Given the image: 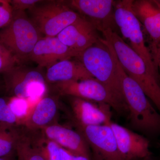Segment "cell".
<instances>
[{"mask_svg": "<svg viewBox=\"0 0 160 160\" xmlns=\"http://www.w3.org/2000/svg\"><path fill=\"white\" fill-rule=\"evenodd\" d=\"M115 54L130 126L148 136H157L160 134V112L153 107L138 83L124 71L115 52Z\"/></svg>", "mask_w": 160, "mask_h": 160, "instance_id": "6da1fadb", "label": "cell"}, {"mask_svg": "<svg viewBox=\"0 0 160 160\" xmlns=\"http://www.w3.org/2000/svg\"><path fill=\"white\" fill-rule=\"evenodd\" d=\"M103 38L112 46L118 60L127 74L136 82L160 113L159 79L152 74L142 58L110 29L102 32Z\"/></svg>", "mask_w": 160, "mask_h": 160, "instance_id": "7a4b0ae2", "label": "cell"}, {"mask_svg": "<svg viewBox=\"0 0 160 160\" xmlns=\"http://www.w3.org/2000/svg\"><path fill=\"white\" fill-rule=\"evenodd\" d=\"M77 58L94 78L127 106L117 69L114 49L108 41L100 38L97 42L82 52Z\"/></svg>", "mask_w": 160, "mask_h": 160, "instance_id": "3957f363", "label": "cell"}, {"mask_svg": "<svg viewBox=\"0 0 160 160\" xmlns=\"http://www.w3.org/2000/svg\"><path fill=\"white\" fill-rule=\"evenodd\" d=\"M41 32L24 11H13L10 23L0 31V43L9 49L21 62L29 59Z\"/></svg>", "mask_w": 160, "mask_h": 160, "instance_id": "277c9868", "label": "cell"}, {"mask_svg": "<svg viewBox=\"0 0 160 160\" xmlns=\"http://www.w3.org/2000/svg\"><path fill=\"white\" fill-rule=\"evenodd\" d=\"M132 0L116 1L114 19L125 42L142 58L152 73L159 78L158 71L155 66L149 48L146 45L142 26L132 9Z\"/></svg>", "mask_w": 160, "mask_h": 160, "instance_id": "5b68a950", "label": "cell"}, {"mask_svg": "<svg viewBox=\"0 0 160 160\" xmlns=\"http://www.w3.org/2000/svg\"><path fill=\"white\" fill-rule=\"evenodd\" d=\"M43 2L29 12L30 19L46 37L57 36L81 17L68 6L66 1Z\"/></svg>", "mask_w": 160, "mask_h": 160, "instance_id": "8992f818", "label": "cell"}, {"mask_svg": "<svg viewBox=\"0 0 160 160\" xmlns=\"http://www.w3.org/2000/svg\"><path fill=\"white\" fill-rule=\"evenodd\" d=\"M3 74L6 91L12 97L35 105L46 93L45 78L39 72L17 66Z\"/></svg>", "mask_w": 160, "mask_h": 160, "instance_id": "52a82bcc", "label": "cell"}, {"mask_svg": "<svg viewBox=\"0 0 160 160\" xmlns=\"http://www.w3.org/2000/svg\"><path fill=\"white\" fill-rule=\"evenodd\" d=\"M56 87L63 95L106 103L119 114H128L127 106L120 102L106 86L94 78L59 82L56 83Z\"/></svg>", "mask_w": 160, "mask_h": 160, "instance_id": "ba28073f", "label": "cell"}, {"mask_svg": "<svg viewBox=\"0 0 160 160\" xmlns=\"http://www.w3.org/2000/svg\"><path fill=\"white\" fill-rule=\"evenodd\" d=\"M109 123L99 126L76 125L89 145L92 160H125Z\"/></svg>", "mask_w": 160, "mask_h": 160, "instance_id": "9c48e42d", "label": "cell"}, {"mask_svg": "<svg viewBox=\"0 0 160 160\" xmlns=\"http://www.w3.org/2000/svg\"><path fill=\"white\" fill-rule=\"evenodd\" d=\"M132 9L149 38V50L158 69L160 52V1L132 0Z\"/></svg>", "mask_w": 160, "mask_h": 160, "instance_id": "30bf717a", "label": "cell"}, {"mask_svg": "<svg viewBox=\"0 0 160 160\" xmlns=\"http://www.w3.org/2000/svg\"><path fill=\"white\" fill-rule=\"evenodd\" d=\"M72 9L88 17L89 21L102 32L106 29L114 30V5L112 0H72L66 1Z\"/></svg>", "mask_w": 160, "mask_h": 160, "instance_id": "8fae6325", "label": "cell"}, {"mask_svg": "<svg viewBox=\"0 0 160 160\" xmlns=\"http://www.w3.org/2000/svg\"><path fill=\"white\" fill-rule=\"evenodd\" d=\"M79 55L64 45L57 37H45L38 41L29 59L41 67L48 68L63 60L77 58Z\"/></svg>", "mask_w": 160, "mask_h": 160, "instance_id": "7c38bea8", "label": "cell"}, {"mask_svg": "<svg viewBox=\"0 0 160 160\" xmlns=\"http://www.w3.org/2000/svg\"><path fill=\"white\" fill-rule=\"evenodd\" d=\"M57 37L64 45L80 54L97 42L101 38L94 25L82 16Z\"/></svg>", "mask_w": 160, "mask_h": 160, "instance_id": "4fadbf2b", "label": "cell"}, {"mask_svg": "<svg viewBox=\"0 0 160 160\" xmlns=\"http://www.w3.org/2000/svg\"><path fill=\"white\" fill-rule=\"evenodd\" d=\"M70 103L73 120L78 126L106 125L112 121L111 108L108 104L72 97Z\"/></svg>", "mask_w": 160, "mask_h": 160, "instance_id": "5bb4252c", "label": "cell"}, {"mask_svg": "<svg viewBox=\"0 0 160 160\" xmlns=\"http://www.w3.org/2000/svg\"><path fill=\"white\" fill-rule=\"evenodd\" d=\"M118 148L125 160L143 159L151 157L149 140L112 121L109 123Z\"/></svg>", "mask_w": 160, "mask_h": 160, "instance_id": "9a60e30c", "label": "cell"}, {"mask_svg": "<svg viewBox=\"0 0 160 160\" xmlns=\"http://www.w3.org/2000/svg\"><path fill=\"white\" fill-rule=\"evenodd\" d=\"M44 137L73 154L92 158L88 143L80 132L65 126L50 124L41 129Z\"/></svg>", "mask_w": 160, "mask_h": 160, "instance_id": "2e32d148", "label": "cell"}, {"mask_svg": "<svg viewBox=\"0 0 160 160\" xmlns=\"http://www.w3.org/2000/svg\"><path fill=\"white\" fill-rule=\"evenodd\" d=\"M94 78L78 60H65L47 68L46 79L52 83L77 81Z\"/></svg>", "mask_w": 160, "mask_h": 160, "instance_id": "e0dca14e", "label": "cell"}, {"mask_svg": "<svg viewBox=\"0 0 160 160\" xmlns=\"http://www.w3.org/2000/svg\"><path fill=\"white\" fill-rule=\"evenodd\" d=\"M57 111V103L53 98H43L32 107L24 124L30 129H42L50 125Z\"/></svg>", "mask_w": 160, "mask_h": 160, "instance_id": "ac0fdd59", "label": "cell"}, {"mask_svg": "<svg viewBox=\"0 0 160 160\" xmlns=\"http://www.w3.org/2000/svg\"><path fill=\"white\" fill-rule=\"evenodd\" d=\"M20 136L13 126H0V158L11 156L15 151Z\"/></svg>", "mask_w": 160, "mask_h": 160, "instance_id": "d6986e66", "label": "cell"}, {"mask_svg": "<svg viewBox=\"0 0 160 160\" xmlns=\"http://www.w3.org/2000/svg\"><path fill=\"white\" fill-rule=\"evenodd\" d=\"M15 151L19 160H46L28 138L20 135Z\"/></svg>", "mask_w": 160, "mask_h": 160, "instance_id": "ffe728a7", "label": "cell"}, {"mask_svg": "<svg viewBox=\"0 0 160 160\" xmlns=\"http://www.w3.org/2000/svg\"><path fill=\"white\" fill-rule=\"evenodd\" d=\"M8 104L17 119L18 125L24 124L32 109L31 103L26 99L12 97L8 100Z\"/></svg>", "mask_w": 160, "mask_h": 160, "instance_id": "44dd1931", "label": "cell"}, {"mask_svg": "<svg viewBox=\"0 0 160 160\" xmlns=\"http://www.w3.org/2000/svg\"><path fill=\"white\" fill-rule=\"evenodd\" d=\"M32 141V140H31ZM32 142L46 160H62L60 146L43 137Z\"/></svg>", "mask_w": 160, "mask_h": 160, "instance_id": "7402d4cb", "label": "cell"}, {"mask_svg": "<svg viewBox=\"0 0 160 160\" xmlns=\"http://www.w3.org/2000/svg\"><path fill=\"white\" fill-rule=\"evenodd\" d=\"M20 63L16 57L0 43V73H6Z\"/></svg>", "mask_w": 160, "mask_h": 160, "instance_id": "603a6c76", "label": "cell"}, {"mask_svg": "<svg viewBox=\"0 0 160 160\" xmlns=\"http://www.w3.org/2000/svg\"><path fill=\"white\" fill-rule=\"evenodd\" d=\"M16 125H18V120L9 109L8 100L0 97V126H14Z\"/></svg>", "mask_w": 160, "mask_h": 160, "instance_id": "cb8c5ba5", "label": "cell"}, {"mask_svg": "<svg viewBox=\"0 0 160 160\" xmlns=\"http://www.w3.org/2000/svg\"><path fill=\"white\" fill-rule=\"evenodd\" d=\"M13 11L10 1L2 0L0 2V29L4 28L10 23Z\"/></svg>", "mask_w": 160, "mask_h": 160, "instance_id": "d4e9b609", "label": "cell"}, {"mask_svg": "<svg viewBox=\"0 0 160 160\" xmlns=\"http://www.w3.org/2000/svg\"><path fill=\"white\" fill-rule=\"evenodd\" d=\"M43 1L39 0H12L10 3L13 11H24L34 8Z\"/></svg>", "mask_w": 160, "mask_h": 160, "instance_id": "484cf974", "label": "cell"}, {"mask_svg": "<svg viewBox=\"0 0 160 160\" xmlns=\"http://www.w3.org/2000/svg\"><path fill=\"white\" fill-rule=\"evenodd\" d=\"M60 151L62 160H92L90 158L73 154L60 146Z\"/></svg>", "mask_w": 160, "mask_h": 160, "instance_id": "4316f807", "label": "cell"}, {"mask_svg": "<svg viewBox=\"0 0 160 160\" xmlns=\"http://www.w3.org/2000/svg\"><path fill=\"white\" fill-rule=\"evenodd\" d=\"M158 70L159 78V81L160 82V52L159 54L158 58Z\"/></svg>", "mask_w": 160, "mask_h": 160, "instance_id": "83f0119b", "label": "cell"}, {"mask_svg": "<svg viewBox=\"0 0 160 160\" xmlns=\"http://www.w3.org/2000/svg\"><path fill=\"white\" fill-rule=\"evenodd\" d=\"M10 156H11L5 157L0 158V160H11Z\"/></svg>", "mask_w": 160, "mask_h": 160, "instance_id": "f1b7e54d", "label": "cell"}, {"mask_svg": "<svg viewBox=\"0 0 160 160\" xmlns=\"http://www.w3.org/2000/svg\"><path fill=\"white\" fill-rule=\"evenodd\" d=\"M131 160H152L151 157L149 158H145L143 159H133Z\"/></svg>", "mask_w": 160, "mask_h": 160, "instance_id": "f546056e", "label": "cell"}, {"mask_svg": "<svg viewBox=\"0 0 160 160\" xmlns=\"http://www.w3.org/2000/svg\"><path fill=\"white\" fill-rule=\"evenodd\" d=\"M2 0H0V2H2Z\"/></svg>", "mask_w": 160, "mask_h": 160, "instance_id": "4dcf8cb0", "label": "cell"}]
</instances>
